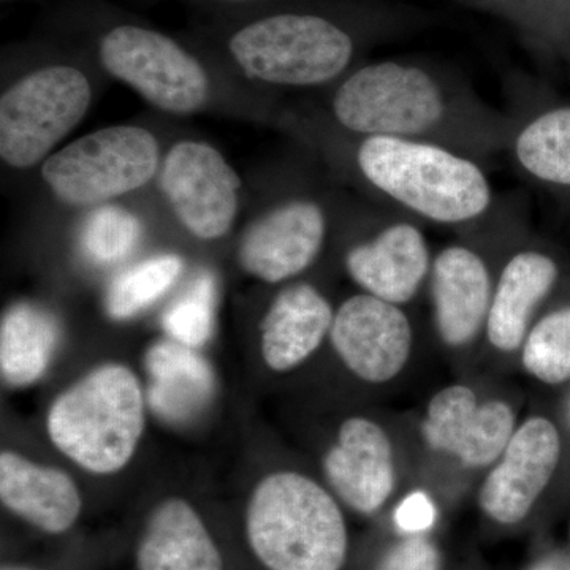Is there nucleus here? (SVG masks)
<instances>
[{
  "label": "nucleus",
  "instance_id": "2f4dec72",
  "mask_svg": "<svg viewBox=\"0 0 570 570\" xmlns=\"http://www.w3.org/2000/svg\"><path fill=\"white\" fill-rule=\"evenodd\" d=\"M2 570H36V569L26 568V566L9 564V566H3Z\"/></svg>",
  "mask_w": 570,
  "mask_h": 570
},
{
  "label": "nucleus",
  "instance_id": "aec40b11",
  "mask_svg": "<svg viewBox=\"0 0 570 570\" xmlns=\"http://www.w3.org/2000/svg\"><path fill=\"white\" fill-rule=\"evenodd\" d=\"M148 403L154 414L171 425L197 419L214 395V373L197 348L174 340L159 341L145 355Z\"/></svg>",
  "mask_w": 570,
  "mask_h": 570
},
{
  "label": "nucleus",
  "instance_id": "f8f14e48",
  "mask_svg": "<svg viewBox=\"0 0 570 570\" xmlns=\"http://www.w3.org/2000/svg\"><path fill=\"white\" fill-rule=\"evenodd\" d=\"M515 433V414L504 401L479 404L464 385H452L430 401L422 423L426 445L449 453L464 466H490L508 448Z\"/></svg>",
  "mask_w": 570,
  "mask_h": 570
},
{
  "label": "nucleus",
  "instance_id": "423d86ee",
  "mask_svg": "<svg viewBox=\"0 0 570 570\" xmlns=\"http://www.w3.org/2000/svg\"><path fill=\"white\" fill-rule=\"evenodd\" d=\"M159 165V142L148 129L111 126L52 154L41 176L62 204L100 206L146 186Z\"/></svg>",
  "mask_w": 570,
  "mask_h": 570
},
{
  "label": "nucleus",
  "instance_id": "c756f323",
  "mask_svg": "<svg viewBox=\"0 0 570 570\" xmlns=\"http://www.w3.org/2000/svg\"><path fill=\"white\" fill-rule=\"evenodd\" d=\"M208 2L219 3L225 7H249L254 3L264 2V0H208Z\"/></svg>",
  "mask_w": 570,
  "mask_h": 570
},
{
  "label": "nucleus",
  "instance_id": "2eb2a0df",
  "mask_svg": "<svg viewBox=\"0 0 570 570\" xmlns=\"http://www.w3.org/2000/svg\"><path fill=\"white\" fill-rule=\"evenodd\" d=\"M431 296L442 343L468 346L489 318L493 294L485 262L468 247L442 250L431 272Z\"/></svg>",
  "mask_w": 570,
  "mask_h": 570
},
{
  "label": "nucleus",
  "instance_id": "39448f33",
  "mask_svg": "<svg viewBox=\"0 0 570 570\" xmlns=\"http://www.w3.org/2000/svg\"><path fill=\"white\" fill-rule=\"evenodd\" d=\"M96 51L107 73L159 110L193 115L208 102L212 80L204 63L168 33L116 21L99 33Z\"/></svg>",
  "mask_w": 570,
  "mask_h": 570
},
{
  "label": "nucleus",
  "instance_id": "a211bd4d",
  "mask_svg": "<svg viewBox=\"0 0 570 570\" xmlns=\"http://www.w3.org/2000/svg\"><path fill=\"white\" fill-rule=\"evenodd\" d=\"M332 305L314 285L295 284L273 299L261 325L266 366L287 373L305 363L332 330Z\"/></svg>",
  "mask_w": 570,
  "mask_h": 570
},
{
  "label": "nucleus",
  "instance_id": "ddd939ff",
  "mask_svg": "<svg viewBox=\"0 0 570 570\" xmlns=\"http://www.w3.org/2000/svg\"><path fill=\"white\" fill-rule=\"evenodd\" d=\"M325 234L321 206L307 200L288 202L250 225L239 243V265L264 283H283L313 265Z\"/></svg>",
  "mask_w": 570,
  "mask_h": 570
},
{
  "label": "nucleus",
  "instance_id": "6ab92c4d",
  "mask_svg": "<svg viewBox=\"0 0 570 570\" xmlns=\"http://www.w3.org/2000/svg\"><path fill=\"white\" fill-rule=\"evenodd\" d=\"M135 562L138 570H223L224 558L204 519L179 498L160 502L149 515Z\"/></svg>",
  "mask_w": 570,
  "mask_h": 570
},
{
  "label": "nucleus",
  "instance_id": "4be33fe9",
  "mask_svg": "<svg viewBox=\"0 0 570 570\" xmlns=\"http://www.w3.org/2000/svg\"><path fill=\"white\" fill-rule=\"evenodd\" d=\"M56 317L32 303L9 307L0 324V371L13 387H28L50 366L59 344Z\"/></svg>",
  "mask_w": 570,
  "mask_h": 570
},
{
  "label": "nucleus",
  "instance_id": "7ed1b4c3",
  "mask_svg": "<svg viewBox=\"0 0 570 570\" xmlns=\"http://www.w3.org/2000/svg\"><path fill=\"white\" fill-rule=\"evenodd\" d=\"M356 163L376 189L434 223H468L490 205V184L478 165L441 146L367 137Z\"/></svg>",
  "mask_w": 570,
  "mask_h": 570
},
{
  "label": "nucleus",
  "instance_id": "f03ea898",
  "mask_svg": "<svg viewBox=\"0 0 570 570\" xmlns=\"http://www.w3.org/2000/svg\"><path fill=\"white\" fill-rule=\"evenodd\" d=\"M48 436L77 466L115 474L129 464L145 430L140 381L121 363H105L63 390L51 404Z\"/></svg>",
  "mask_w": 570,
  "mask_h": 570
},
{
  "label": "nucleus",
  "instance_id": "7c9ffc66",
  "mask_svg": "<svg viewBox=\"0 0 570 570\" xmlns=\"http://www.w3.org/2000/svg\"><path fill=\"white\" fill-rule=\"evenodd\" d=\"M539 570H570V560H554Z\"/></svg>",
  "mask_w": 570,
  "mask_h": 570
},
{
  "label": "nucleus",
  "instance_id": "4468645a",
  "mask_svg": "<svg viewBox=\"0 0 570 570\" xmlns=\"http://www.w3.org/2000/svg\"><path fill=\"white\" fill-rule=\"evenodd\" d=\"M324 474L347 508L362 515L377 512L395 489V460L384 428L365 417L346 420L326 452Z\"/></svg>",
  "mask_w": 570,
  "mask_h": 570
},
{
  "label": "nucleus",
  "instance_id": "bb28decb",
  "mask_svg": "<svg viewBox=\"0 0 570 570\" xmlns=\"http://www.w3.org/2000/svg\"><path fill=\"white\" fill-rule=\"evenodd\" d=\"M216 277L205 272L195 277L189 291L164 314L163 326L170 340L198 348L208 343L214 330Z\"/></svg>",
  "mask_w": 570,
  "mask_h": 570
},
{
  "label": "nucleus",
  "instance_id": "9b49d317",
  "mask_svg": "<svg viewBox=\"0 0 570 570\" xmlns=\"http://www.w3.org/2000/svg\"><path fill=\"white\" fill-rule=\"evenodd\" d=\"M560 459L557 426L543 417L527 420L487 475L479 493L480 509L502 527L520 523L549 487Z\"/></svg>",
  "mask_w": 570,
  "mask_h": 570
},
{
  "label": "nucleus",
  "instance_id": "a878e982",
  "mask_svg": "<svg viewBox=\"0 0 570 570\" xmlns=\"http://www.w3.org/2000/svg\"><path fill=\"white\" fill-rule=\"evenodd\" d=\"M521 362L543 384L570 381V306L549 314L531 330Z\"/></svg>",
  "mask_w": 570,
  "mask_h": 570
},
{
  "label": "nucleus",
  "instance_id": "c85d7f7f",
  "mask_svg": "<svg viewBox=\"0 0 570 570\" xmlns=\"http://www.w3.org/2000/svg\"><path fill=\"white\" fill-rule=\"evenodd\" d=\"M434 509L425 494L415 493L403 502L396 513V521L404 531L420 532L431 527Z\"/></svg>",
  "mask_w": 570,
  "mask_h": 570
},
{
  "label": "nucleus",
  "instance_id": "0eeeda50",
  "mask_svg": "<svg viewBox=\"0 0 570 570\" xmlns=\"http://www.w3.org/2000/svg\"><path fill=\"white\" fill-rule=\"evenodd\" d=\"M92 102L88 75L70 63L29 71L0 97V157L26 170L41 163L85 118Z\"/></svg>",
  "mask_w": 570,
  "mask_h": 570
},
{
  "label": "nucleus",
  "instance_id": "f3484780",
  "mask_svg": "<svg viewBox=\"0 0 570 570\" xmlns=\"http://www.w3.org/2000/svg\"><path fill=\"white\" fill-rule=\"evenodd\" d=\"M348 276L366 294L393 305L411 302L430 269L425 236L411 224L390 225L346 255Z\"/></svg>",
  "mask_w": 570,
  "mask_h": 570
},
{
  "label": "nucleus",
  "instance_id": "20e7f679",
  "mask_svg": "<svg viewBox=\"0 0 570 570\" xmlns=\"http://www.w3.org/2000/svg\"><path fill=\"white\" fill-rule=\"evenodd\" d=\"M225 51L249 80L316 86L335 80L354 58L351 33L307 11H275L246 18L228 31Z\"/></svg>",
  "mask_w": 570,
  "mask_h": 570
},
{
  "label": "nucleus",
  "instance_id": "1a4fd4ad",
  "mask_svg": "<svg viewBox=\"0 0 570 570\" xmlns=\"http://www.w3.org/2000/svg\"><path fill=\"white\" fill-rule=\"evenodd\" d=\"M160 187L176 219L195 238L214 242L234 227L242 179L208 142H176L160 168Z\"/></svg>",
  "mask_w": 570,
  "mask_h": 570
},
{
  "label": "nucleus",
  "instance_id": "cd10ccee",
  "mask_svg": "<svg viewBox=\"0 0 570 570\" xmlns=\"http://www.w3.org/2000/svg\"><path fill=\"white\" fill-rule=\"evenodd\" d=\"M441 554L430 539L415 534L400 540L384 554L376 570H439Z\"/></svg>",
  "mask_w": 570,
  "mask_h": 570
},
{
  "label": "nucleus",
  "instance_id": "9d476101",
  "mask_svg": "<svg viewBox=\"0 0 570 570\" xmlns=\"http://www.w3.org/2000/svg\"><path fill=\"white\" fill-rule=\"evenodd\" d=\"M330 340L347 370L370 384L395 379L412 351L406 314L397 305L370 294L352 296L341 305Z\"/></svg>",
  "mask_w": 570,
  "mask_h": 570
},
{
  "label": "nucleus",
  "instance_id": "b1692460",
  "mask_svg": "<svg viewBox=\"0 0 570 570\" xmlns=\"http://www.w3.org/2000/svg\"><path fill=\"white\" fill-rule=\"evenodd\" d=\"M183 266L179 255L164 254L124 272L112 281L105 296L108 316L115 321L138 316L167 294L181 275Z\"/></svg>",
  "mask_w": 570,
  "mask_h": 570
},
{
  "label": "nucleus",
  "instance_id": "393cba45",
  "mask_svg": "<svg viewBox=\"0 0 570 570\" xmlns=\"http://www.w3.org/2000/svg\"><path fill=\"white\" fill-rule=\"evenodd\" d=\"M141 239V224L122 206L100 205L82 224V254L92 264L111 266L134 253Z\"/></svg>",
  "mask_w": 570,
  "mask_h": 570
},
{
  "label": "nucleus",
  "instance_id": "6e6552de",
  "mask_svg": "<svg viewBox=\"0 0 570 570\" xmlns=\"http://www.w3.org/2000/svg\"><path fill=\"white\" fill-rule=\"evenodd\" d=\"M438 82L419 67L379 62L341 85L333 112L341 126L366 137L409 138L425 134L444 116Z\"/></svg>",
  "mask_w": 570,
  "mask_h": 570
},
{
  "label": "nucleus",
  "instance_id": "f257e3e1",
  "mask_svg": "<svg viewBox=\"0 0 570 570\" xmlns=\"http://www.w3.org/2000/svg\"><path fill=\"white\" fill-rule=\"evenodd\" d=\"M246 539L266 570H341L348 534L343 510L316 480L298 472L266 475L246 509Z\"/></svg>",
  "mask_w": 570,
  "mask_h": 570
},
{
  "label": "nucleus",
  "instance_id": "dca6fc26",
  "mask_svg": "<svg viewBox=\"0 0 570 570\" xmlns=\"http://www.w3.org/2000/svg\"><path fill=\"white\" fill-rule=\"evenodd\" d=\"M0 499L18 519L47 534L71 530L82 510L80 490L69 474L10 450L0 455Z\"/></svg>",
  "mask_w": 570,
  "mask_h": 570
},
{
  "label": "nucleus",
  "instance_id": "5701e85b",
  "mask_svg": "<svg viewBox=\"0 0 570 570\" xmlns=\"http://www.w3.org/2000/svg\"><path fill=\"white\" fill-rule=\"evenodd\" d=\"M515 153L535 178L570 186V108L546 112L528 124L517 138Z\"/></svg>",
  "mask_w": 570,
  "mask_h": 570
},
{
  "label": "nucleus",
  "instance_id": "412c9836",
  "mask_svg": "<svg viewBox=\"0 0 570 570\" xmlns=\"http://www.w3.org/2000/svg\"><path fill=\"white\" fill-rule=\"evenodd\" d=\"M558 266L547 255H513L502 269L491 296L487 335L501 352L517 351L524 343L535 307L557 283Z\"/></svg>",
  "mask_w": 570,
  "mask_h": 570
}]
</instances>
